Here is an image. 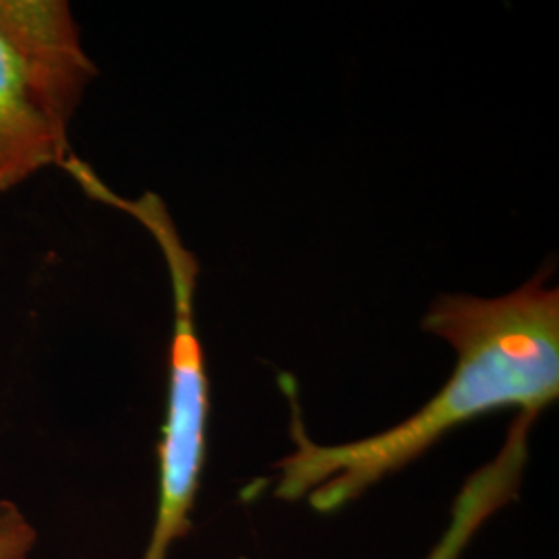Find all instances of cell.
<instances>
[{"label": "cell", "mask_w": 559, "mask_h": 559, "mask_svg": "<svg viewBox=\"0 0 559 559\" xmlns=\"http://www.w3.org/2000/svg\"><path fill=\"white\" fill-rule=\"evenodd\" d=\"M36 531L11 501H0V559H27Z\"/></svg>", "instance_id": "5"}, {"label": "cell", "mask_w": 559, "mask_h": 559, "mask_svg": "<svg viewBox=\"0 0 559 559\" xmlns=\"http://www.w3.org/2000/svg\"><path fill=\"white\" fill-rule=\"evenodd\" d=\"M535 420V413L520 411L498 456L473 473L460 489L452 506L450 524L425 559H460L480 526L508 501L514 500L528 460V438Z\"/></svg>", "instance_id": "4"}, {"label": "cell", "mask_w": 559, "mask_h": 559, "mask_svg": "<svg viewBox=\"0 0 559 559\" xmlns=\"http://www.w3.org/2000/svg\"><path fill=\"white\" fill-rule=\"evenodd\" d=\"M545 278L537 274L498 299L440 295L420 328L456 350V369L415 415L371 438L332 445L311 440L295 388L282 378L295 452L276 462L274 496L336 512L468 420L500 408L540 415L559 394V293Z\"/></svg>", "instance_id": "1"}, {"label": "cell", "mask_w": 559, "mask_h": 559, "mask_svg": "<svg viewBox=\"0 0 559 559\" xmlns=\"http://www.w3.org/2000/svg\"><path fill=\"white\" fill-rule=\"evenodd\" d=\"M98 69L64 0H0V195L69 160V127Z\"/></svg>", "instance_id": "3"}, {"label": "cell", "mask_w": 559, "mask_h": 559, "mask_svg": "<svg viewBox=\"0 0 559 559\" xmlns=\"http://www.w3.org/2000/svg\"><path fill=\"white\" fill-rule=\"evenodd\" d=\"M83 193L129 214L160 247L173 286V340L168 357L166 419L158 445V514L143 559H166L170 547L189 533L191 510L200 491L207 450L210 380L205 353L195 328V293L200 261L180 239L175 221L160 195L145 191L138 200L117 195L80 158L64 166Z\"/></svg>", "instance_id": "2"}]
</instances>
